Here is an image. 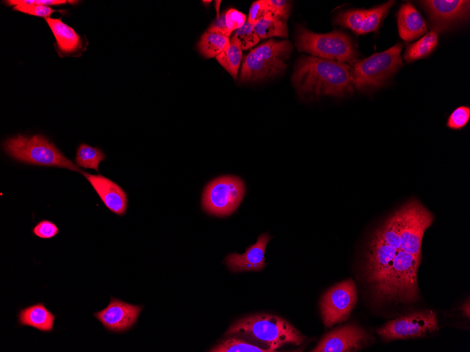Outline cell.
<instances>
[{"label": "cell", "instance_id": "cell-31", "mask_svg": "<svg viewBox=\"0 0 470 352\" xmlns=\"http://www.w3.org/2000/svg\"><path fill=\"white\" fill-rule=\"evenodd\" d=\"M224 17L227 27L231 33L241 27L246 22V16L234 8L229 9L224 13Z\"/></svg>", "mask_w": 470, "mask_h": 352}, {"label": "cell", "instance_id": "cell-32", "mask_svg": "<svg viewBox=\"0 0 470 352\" xmlns=\"http://www.w3.org/2000/svg\"><path fill=\"white\" fill-rule=\"evenodd\" d=\"M269 12L266 0H258L251 5L248 21L253 25L261 20Z\"/></svg>", "mask_w": 470, "mask_h": 352}, {"label": "cell", "instance_id": "cell-4", "mask_svg": "<svg viewBox=\"0 0 470 352\" xmlns=\"http://www.w3.org/2000/svg\"><path fill=\"white\" fill-rule=\"evenodd\" d=\"M4 150L15 160L27 164L84 171L66 157L46 136L18 134L3 143Z\"/></svg>", "mask_w": 470, "mask_h": 352}, {"label": "cell", "instance_id": "cell-16", "mask_svg": "<svg viewBox=\"0 0 470 352\" xmlns=\"http://www.w3.org/2000/svg\"><path fill=\"white\" fill-rule=\"evenodd\" d=\"M45 20L56 39L55 47L61 57L78 56L86 49L83 38L61 18H46Z\"/></svg>", "mask_w": 470, "mask_h": 352}, {"label": "cell", "instance_id": "cell-19", "mask_svg": "<svg viewBox=\"0 0 470 352\" xmlns=\"http://www.w3.org/2000/svg\"><path fill=\"white\" fill-rule=\"evenodd\" d=\"M253 27L260 39L288 37L286 20L271 12L254 25Z\"/></svg>", "mask_w": 470, "mask_h": 352}, {"label": "cell", "instance_id": "cell-26", "mask_svg": "<svg viewBox=\"0 0 470 352\" xmlns=\"http://www.w3.org/2000/svg\"><path fill=\"white\" fill-rule=\"evenodd\" d=\"M367 9H353L341 13L336 17V22L343 27L350 29L360 34L364 20L367 14Z\"/></svg>", "mask_w": 470, "mask_h": 352}, {"label": "cell", "instance_id": "cell-15", "mask_svg": "<svg viewBox=\"0 0 470 352\" xmlns=\"http://www.w3.org/2000/svg\"><path fill=\"white\" fill-rule=\"evenodd\" d=\"M269 240V235L262 234L254 245L247 248L244 254H229L225 259L229 269L234 273L262 270L265 266V252Z\"/></svg>", "mask_w": 470, "mask_h": 352}, {"label": "cell", "instance_id": "cell-29", "mask_svg": "<svg viewBox=\"0 0 470 352\" xmlns=\"http://www.w3.org/2000/svg\"><path fill=\"white\" fill-rule=\"evenodd\" d=\"M33 234L41 239H51L59 233L58 226L46 219L39 221L32 230Z\"/></svg>", "mask_w": 470, "mask_h": 352}, {"label": "cell", "instance_id": "cell-21", "mask_svg": "<svg viewBox=\"0 0 470 352\" xmlns=\"http://www.w3.org/2000/svg\"><path fill=\"white\" fill-rule=\"evenodd\" d=\"M230 44L229 37L206 31L198 43V49L203 56L207 58L216 57Z\"/></svg>", "mask_w": 470, "mask_h": 352}, {"label": "cell", "instance_id": "cell-12", "mask_svg": "<svg viewBox=\"0 0 470 352\" xmlns=\"http://www.w3.org/2000/svg\"><path fill=\"white\" fill-rule=\"evenodd\" d=\"M369 339V335L362 327L350 323L328 333L311 351H355L364 347Z\"/></svg>", "mask_w": 470, "mask_h": 352}, {"label": "cell", "instance_id": "cell-20", "mask_svg": "<svg viewBox=\"0 0 470 352\" xmlns=\"http://www.w3.org/2000/svg\"><path fill=\"white\" fill-rule=\"evenodd\" d=\"M438 41V32L431 30L419 41L407 46L403 56L405 60L409 63L426 57L436 48Z\"/></svg>", "mask_w": 470, "mask_h": 352}, {"label": "cell", "instance_id": "cell-17", "mask_svg": "<svg viewBox=\"0 0 470 352\" xmlns=\"http://www.w3.org/2000/svg\"><path fill=\"white\" fill-rule=\"evenodd\" d=\"M398 27L400 37L410 41L427 31L426 22L411 3L402 4L398 13Z\"/></svg>", "mask_w": 470, "mask_h": 352}, {"label": "cell", "instance_id": "cell-2", "mask_svg": "<svg viewBox=\"0 0 470 352\" xmlns=\"http://www.w3.org/2000/svg\"><path fill=\"white\" fill-rule=\"evenodd\" d=\"M292 82L302 95L340 96L354 91L349 65L314 56L299 60Z\"/></svg>", "mask_w": 470, "mask_h": 352}, {"label": "cell", "instance_id": "cell-7", "mask_svg": "<svg viewBox=\"0 0 470 352\" xmlns=\"http://www.w3.org/2000/svg\"><path fill=\"white\" fill-rule=\"evenodd\" d=\"M400 43L357 62L351 70L353 86L360 91L380 87L402 65Z\"/></svg>", "mask_w": 470, "mask_h": 352}, {"label": "cell", "instance_id": "cell-33", "mask_svg": "<svg viewBox=\"0 0 470 352\" xmlns=\"http://www.w3.org/2000/svg\"><path fill=\"white\" fill-rule=\"evenodd\" d=\"M269 12L286 20L290 11L291 4L284 0H266Z\"/></svg>", "mask_w": 470, "mask_h": 352}, {"label": "cell", "instance_id": "cell-6", "mask_svg": "<svg viewBox=\"0 0 470 352\" xmlns=\"http://www.w3.org/2000/svg\"><path fill=\"white\" fill-rule=\"evenodd\" d=\"M296 46L300 51L340 63H352L357 56L350 37L345 33L336 30L326 34H317L303 27H299Z\"/></svg>", "mask_w": 470, "mask_h": 352}, {"label": "cell", "instance_id": "cell-14", "mask_svg": "<svg viewBox=\"0 0 470 352\" xmlns=\"http://www.w3.org/2000/svg\"><path fill=\"white\" fill-rule=\"evenodd\" d=\"M103 203L112 212L122 216L126 213L128 200L126 193L116 183L101 174L83 172Z\"/></svg>", "mask_w": 470, "mask_h": 352}, {"label": "cell", "instance_id": "cell-13", "mask_svg": "<svg viewBox=\"0 0 470 352\" xmlns=\"http://www.w3.org/2000/svg\"><path fill=\"white\" fill-rule=\"evenodd\" d=\"M142 309V306L128 304L110 297L108 305L93 315L106 330L113 332H122L136 324Z\"/></svg>", "mask_w": 470, "mask_h": 352}, {"label": "cell", "instance_id": "cell-23", "mask_svg": "<svg viewBox=\"0 0 470 352\" xmlns=\"http://www.w3.org/2000/svg\"><path fill=\"white\" fill-rule=\"evenodd\" d=\"M215 58L236 80L242 59V50L239 46L230 41L229 46L217 55Z\"/></svg>", "mask_w": 470, "mask_h": 352}, {"label": "cell", "instance_id": "cell-10", "mask_svg": "<svg viewBox=\"0 0 470 352\" xmlns=\"http://www.w3.org/2000/svg\"><path fill=\"white\" fill-rule=\"evenodd\" d=\"M357 302L354 281L348 279L329 288L322 296L320 308L326 327L347 320Z\"/></svg>", "mask_w": 470, "mask_h": 352}, {"label": "cell", "instance_id": "cell-1", "mask_svg": "<svg viewBox=\"0 0 470 352\" xmlns=\"http://www.w3.org/2000/svg\"><path fill=\"white\" fill-rule=\"evenodd\" d=\"M433 219L431 212L412 199L374 231L366 248L362 273L376 302L410 304L418 300L422 240Z\"/></svg>", "mask_w": 470, "mask_h": 352}, {"label": "cell", "instance_id": "cell-11", "mask_svg": "<svg viewBox=\"0 0 470 352\" xmlns=\"http://www.w3.org/2000/svg\"><path fill=\"white\" fill-rule=\"evenodd\" d=\"M421 2L428 14L431 30L438 33L466 19L469 13V1L427 0Z\"/></svg>", "mask_w": 470, "mask_h": 352}, {"label": "cell", "instance_id": "cell-35", "mask_svg": "<svg viewBox=\"0 0 470 352\" xmlns=\"http://www.w3.org/2000/svg\"><path fill=\"white\" fill-rule=\"evenodd\" d=\"M208 32H215L229 37L231 32L229 31L226 22L224 13L219 16L207 30Z\"/></svg>", "mask_w": 470, "mask_h": 352}, {"label": "cell", "instance_id": "cell-3", "mask_svg": "<svg viewBox=\"0 0 470 352\" xmlns=\"http://www.w3.org/2000/svg\"><path fill=\"white\" fill-rule=\"evenodd\" d=\"M226 336L243 337L265 346L272 352L286 344L299 345L303 336L286 320L271 314H255L236 320Z\"/></svg>", "mask_w": 470, "mask_h": 352}, {"label": "cell", "instance_id": "cell-8", "mask_svg": "<svg viewBox=\"0 0 470 352\" xmlns=\"http://www.w3.org/2000/svg\"><path fill=\"white\" fill-rule=\"evenodd\" d=\"M246 191L243 181L236 176H222L205 188L202 206L210 214L226 216L232 214L242 201Z\"/></svg>", "mask_w": 470, "mask_h": 352}, {"label": "cell", "instance_id": "cell-30", "mask_svg": "<svg viewBox=\"0 0 470 352\" xmlns=\"http://www.w3.org/2000/svg\"><path fill=\"white\" fill-rule=\"evenodd\" d=\"M13 9L25 14L42 17L44 18H50L53 13L56 11L49 6L20 4L13 6Z\"/></svg>", "mask_w": 470, "mask_h": 352}, {"label": "cell", "instance_id": "cell-9", "mask_svg": "<svg viewBox=\"0 0 470 352\" xmlns=\"http://www.w3.org/2000/svg\"><path fill=\"white\" fill-rule=\"evenodd\" d=\"M436 313L430 310L417 311L388 321L377 330V333L387 341L421 337L438 330Z\"/></svg>", "mask_w": 470, "mask_h": 352}, {"label": "cell", "instance_id": "cell-5", "mask_svg": "<svg viewBox=\"0 0 470 352\" xmlns=\"http://www.w3.org/2000/svg\"><path fill=\"white\" fill-rule=\"evenodd\" d=\"M291 50L288 41L273 39L252 49L244 58L240 81L257 82L281 73L286 67L284 60Z\"/></svg>", "mask_w": 470, "mask_h": 352}, {"label": "cell", "instance_id": "cell-28", "mask_svg": "<svg viewBox=\"0 0 470 352\" xmlns=\"http://www.w3.org/2000/svg\"><path fill=\"white\" fill-rule=\"evenodd\" d=\"M470 119V108L467 106H459L450 115L446 126L454 130L464 127Z\"/></svg>", "mask_w": 470, "mask_h": 352}, {"label": "cell", "instance_id": "cell-34", "mask_svg": "<svg viewBox=\"0 0 470 352\" xmlns=\"http://www.w3.org/2000/svg\"><path fill=\"white\" fill-rule=\"evenodd\" d=\"M9 6H17L20 4L43 5V6H57L67 4H76L77 1L69 0H8L4 1Z\"/></svg>", "mask_w": 470, "mask_h": 352}, {"label": "cell", "instance_id": "cell-36", "mask_svg": "<svg viewBox=\"0 0 470 352\" xmlns=\"http://www.w3.org/2000/svg\"><path fill=\"white\" fill-rule=\"evenodd\" d=\"M462 310L464 315H466L468 318L469 317V301L468 300L466 303L463 304L462 307Z\"/></svg>", "mask_w": 470, "mask_h": 352}, {"label": "cell", "instance_id": "cell-27", "mask_svg": "<svg viewBox=\"0 0 470 352\" xmlns=\"http://www.w3.org/2000/svg\"><path fill=\"white\" fill-rule=\"evenodd\" d=\"M260 40L253 25L246 20L241 27L236 30L230 41L236 44L241 50H246L256 45Z\"/></svg>", "mask_w": 470, "mask_h": 352}, {"label": "cell", "instance_id": "cell-25", "mask_svg": "<svg viewBox=\"0 0 470 352\" xmlns=\"http://www.w3.org/2000/svg\"><path fill=\"white\" fill-rule=\"evenodd\" d=\"M394 4L395 1H389L379 6L368 9L367 14L360 29V34L376 31Z\"/></svg>", "mask_w": 470, "mask_h": 352}, {"label": "cell", "instance_id": "cell-24", "mask_svg": "<svg viewBox=\"0 0 470 352\" xmlns=\"http://www.w3.org/2000/svg\"><path fill=\"white\" fill-rule=\"evenodd\" d=\"M212 352H272L269 349L255 346L239 337L231 336L211 348Z\"/></svg>", "mask_w": 470, "mask_h": 352}, {"label": "cell", "instance_id": "cell-18", "mask_svg": "<svg viewBox=\"0 0 470 352\" xmlns=\"http://www.w3.org/2000/svg\"><path fill=\"white\" fill-rule=\"evenodd\" d=\"M56 315L43 302L30 305L21 309L18 314V322L21 326L32 327L39 331L50 332L53 330Z\"/></svg>", "mask_w": 470, "mask_h": 352}, {"label": "cell", "instance_id": "cell-22", "mask_svg": "<svg viewBox=\"0 0 470 352\" xmlns=\"http://www.w3.org/2000/svg\"><path fill=\"white\" fill-rule=\"evenodd\" d=\"M105 159L106 155L101 149L81 143L77 148L75 162L78 167L94 169L99 172V164Z\"/></svg>", "mask_w": 470, "mask_h": 352}]
</instances>
